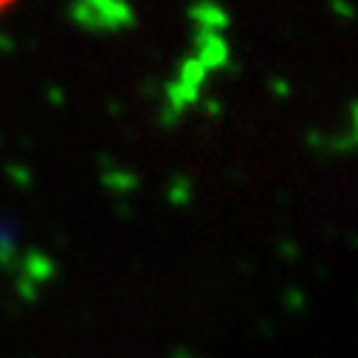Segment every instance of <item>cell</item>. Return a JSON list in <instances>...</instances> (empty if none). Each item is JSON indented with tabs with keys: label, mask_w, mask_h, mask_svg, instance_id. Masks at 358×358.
I'll use <instances>...</instances> for the list:
<instances>
[{
	"label": "cell",
	"mask_w": 358,
	"mask_h": 358,
	"mask_svg": "<svg viewBox=\"0 0 358 358\" xmlns=\"http://www.w3.org/2000/svg\"><path fill=\"white\" fill-rule=\"evenodd\" d=\"M12 3H15V0H0V12H6Z\"/></svg>",
	"instance_id": "1"
}]
</instances>
